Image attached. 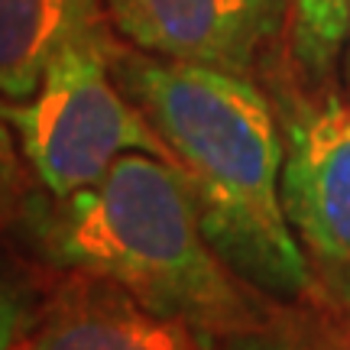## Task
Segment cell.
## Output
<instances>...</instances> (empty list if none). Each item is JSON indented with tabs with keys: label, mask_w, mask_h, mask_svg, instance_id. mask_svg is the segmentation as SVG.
<instances>
[{
	"label": "cell",
	"mask_w": 350,
	"mask_h": 350,
	"mask_svg": "<svg viewBox=\"0 0 350 350\" xmlns=\"http://www.w3.org/2000/svg\"><path fill=\"white\" fill-rule=\"evenodd\" d=\"M16 133H13L10 120L3 117V107H0V211H10L16 208V201L23 198L26 191V159L23 150L16 143Z\"/></svg>",
	"instance_id": "cell-10"
},
{
	"label": "cell",
	"mask_w": 350,
	"mask_h": 350,
	"mask_svg": "<svg viewBox=\"0 0 350 350\" xmlns=\"http://www.w3.org/2000/svg\"><path fill=\"white\" fill-rule=\"evenodd\" d=\"M350 0H288V46L292 59L314 85L334 72L347 39Z\"/></svg>",
	"instance_id": "cell-8"
},
{
	"label": "cell",
	"mask_w": 350,
	"mask_h": 350,
	"mask_svg": "<svg viewBox=\"0 0 350 350\" xmlns=\"http://www.w3.org/2000/svg\"><path fill=\"white\" fill-rule=\"evenodd\" d=\"M344 94L350 104V16H347V39H344Z\"/></svg>",
	"instance_id": "cell-13"
},
{
	"label": "cell",
	"mask_w": 350,
	"mask_h": 350,
	"mask_svg": "<svg viewBox=\"0 0 350 350\" xmlns=\"http://www.w3.org/2000/svg\"><path fill=\"white\" fill-rule=\"evenodd\" d=\"M214 350H350V334L308 312H279L266 321L227 334Z\"/></svg>",
	"instance_id": "cell-9"
},
{
	"label": "cell",
	"mask_w": 350,
	"mask_h": 350,
	"mask_svg": "<svg viewBox=\"0 0 350 350\" xmlns=\"http://www.w3.org/2000/svg\"><path fill=\"white\" fill-rule=\"evenodd\" d=\"M217 338L146 308L107 279L68 273L13 350H214Z\"/></svg>",
	"instance_id": "cell-6"
},
{
	"label": "cell",
	"mask_w": 350,
	"mask_h": 350,
	"mask_svg": "<svg viewBox=\"0 0 350 350\" xmlns=\"http://www.w3.org/2000/svg\"><path fill=\"white\" fill-rule=\"evenodd\" d=\"M113 49L111 33L75 39L46 65L33 98L0 100L29 172L52 198L100 182L126 152L175 165L165 139L113 75Z\"/></svg>",
	"instance_id": "cell-3"
},
{
	"label": "cell",
	"mask_w": 350,
	"mask_h": 350,
	"mask_svg": "<svg viewBox=\"0 0 350 350\" xmlns=\"http://www.w3.org/2000/svg\"><path fill=\"white\" fill-rule=\"evenodd\" d=\"M338 295H340V308H344V318H347V334H350V266H340Z\"/></svg>",
	"instance_id": "cell-12"
},
{
	"label": "cell",
	"mask_w": 350,
	"mask_h": 350,
	"mask_svg": "<svg viewBox=\"0 0 350 350\" xmlns=\"http://www.w3.org/2000/svg\"><path fill=\"white\" fill-rule=\"evenodd\" d=\"M33 224L55 266L107 279L217 340L275 312L211 247L185 175L159 156L126 152L100 182L39 208Z\"/></svg>",
	"instance_id": "cell-2"
},
{
	"label": "cell",
	"mask_w": 350,
	"mask_h": 350,
	"mask_svg": "<svg viewBox=\"0 0 350 350\" xmlns=\"http://www.w3.org/2000/svg\"><path fill=\"white\" fill-rule=\"evenodd\" d=\"M33 318H36V312L29 308V299L20 288V282H13L0 269V350H13V344L33 325Z\"/></svg>",
	"instance_id": "cell-11"
},
{
	"label": "cell",
	"mask_w": 350,
	"mask_h": 350,
	"mask_svg": "<svg viewBox=\"0 0 350 350\" xmlns=\"http://www.w3.org/2000/svg\"><path fill=\"white\" fill-rule=\"evenodd\" d=\"M113 75L172 150L227 266L269 299L312 295V269L282 208V137L260 85L124 46L113 49Z\"/></svg>",
	"instance_id": "cell-1"
},
{
	"label": "cell",
	"mask_w": 350,
	"mask_h": 350,
	"mask_svg": "<svg viewBox=\"0 0 350 350\" xmlns=\"http://www.w3.org/2000/svg\"><path fill=\"white\" fill-rule=\"evenodd\" d=\"M130 49L253 78L288 26V0H104Z\"/></svg>",
	"instance_id": "cell-4"
},
{
	"label": "cell",
	"mask_w": 350,
	"mask_h": 350,
	"mask_svg": "<svg viewBox=\"0 0 350 350\" xmlns=\"http://www.w3.org/2000/svg\"><path fill=\"white\" fill-rule=\"evenodd\" d=\"M282 208L299 243L350 266V104L292 100L282 117Z\"/></svg>",
	"instance_id": "cell-5"
},
{
	"label": "cell",
	"mask_w": 350,
	"mask_h": 350,
	"mask_svg": "<svg viewBox=\"0 0 350 350\" xmlns=\"http://www.w3.org/2000/svg\"><path fill=\"white\" fill-rule=\"evenodd\" d=\"M111 29L104 0H0V100L33 98L68 42Z\"/></svg>",
	"instance_id": "cell-7"
}]
</instances>
